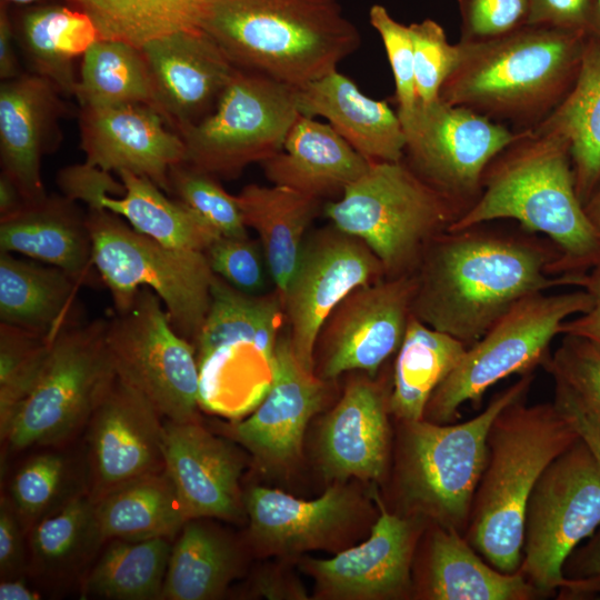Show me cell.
<instances>
[{"instance_id": "4dcf8cb0", "label": "cell", "mask_w": 600, "mask_h": 600, "mask_svg": "<svg viewBox=\"0 0 600 600\" xmlns=\"http://www.w3.org/2000/svg\"><path fill=\"white\" fill-rule=\"evenodd\" d=\"M247 228L257 231L273 284L283 294L320 199L288 187L248 184L237 194Z\"/></svg>"}, {"instance_id": "836d02e7", "label": "cell", "mask_w": 600, "mask_h": 600, "mask_svg": "<svg viewBox=\"0 0 600 600\" xmlns=\"http://www.w3.org/2000/svg\"><path fill=\"white\" fill-rule=\"evenodd\" d=\"M102 543L172 539L188 521L166 469L130 480L94 500Z\"/></svg>"}, {"instance_id": "6125c7cd", "label": "cell", "mask_w": 600, "mask_h": 600, "mask_svg": "<svg viewBox=\"0 0 600 600\" xmlns=\"http://www.w3.org/2000/svg\"><path fill=\"white\" fill-rule=\"evenodd\" d=\"M599 4H600V0H599Z\"/></svg>"}, {"instance_id": "ac0fdd59", "label": "cell", "mask_w": 600, "mask_h": 600, "mask_svg": "<svg viewBox=\"0 0 600 600\" xmlns=\"http://www.w3.org/2000/svg\"><path fill=\"white\" fill-rule=\"evenodd\" d=\"M79 128L84 163L107 172H132L168 194L171 168L187 161L180 133L148 104L82 106Z\"/></svg>"}, {"instance_id": "d6986e66", "label": "cell", "mask_w": 600, "mask_h": 600, "mask_svg": "<svg viewBox=\"0 0 600 600\" xmlns=\"http://www.w3.org/2000/svg\"><path fill=\"white\" fill-rule=\"evenodd\" d=\"M140 49L151 74L158 109L177 132L214 110L238 69L202 29L162 36Z\"/></svg>"}, {"instance_id": "4316f807", "label": "cell", "mask_w": 600, "mask_h": 600, "mask_svg": "<svg viewBox=\"0 0 600 600\" xmlns=\"http://www.w3.org/2000/svg\"><path fill=\"white\" fill-rule=\"evenodd\" d=\"M388 401L369 380L351 381L327 414L320 434L323 471L330 478L379 480L388 456Z\"/></svg>"}, {"instance_id": "816d5d0a", "label": "cell", "mask_w": 600, "mask_h": 600, "mask_svg": "<svg viewBox=\"0 0 600 600\" xmlns=\"http://www.w3.org/2000/svg\"><path fill=\"white\" fill-rule=\"evenodd\" d=\"M22 522L11 502L1 498L0 503V571L2 579L17 578L23 570L24 551Z\"/></svg>"}, {"instance_id": "d4e9b609", "label": "cell", "mask_w": 600, "mask_h": 600, "mask_svg": "<svg viewBox=\"0 0 600 600\" xmlns=\"http://www.w3.org/2000/svg\"><path fill=\"white\" fill-rule=\"evenodd\" d=\"M0 252L57 267L82 287L102 282L93 263L87 213L63 194L26 202L14 214L0 219Z\"/></svg>"}, {"instance_id": "30bf717a", "label": "cell", "mask_w": 600, "mask_h": 600, "mask_svg": "<svg viewBox=\"0 0 600 600\" xmlns=\"http://www.w3.org/2000/svg\"><path fill=\"white\" fill-rule=\"evenodd\" d=\"M107 322L80 323L51 343L33 388L0 430L11 451L67 441L88 423L117 377L106 343Z\"/></svg>"}, {"instance_id": "e0dca14e", "label": "cell", "mask_w": 600, "mask_h": 600, "mask_svg": "<svg viewBox=\"0 0 600 600\" xmlns=\"http://www.w3.org/2000/svg\"><path fill=\"white\" fill-rule=\"evenodd\" d=\"M161 414L118 376L88 426L93 500L136 478L164 470Z\"/></svg>"}, {"instance_id": "52a82bcc", "label": "cell", "mask_w": 600, "mask_h": 600, "mask_svg": "<svg viewBox=\"0 0 600 600\" xmlns=\"http://www.w3.org/2000/svg\"><path fill=\"white\" fill-rule=\"evenodd\" d=\"M87 224L93 263L114 310L126 309L140 288H149L161 299L174 330L194 344L216 277L206 253L164 246L106 209L89 208Z\"/></svg>"}, {"instance_id": "4fadbf2b", "label": "cell", "mask_w": 600, "mask_h": 600, "mask_svg": "<svg viewBox=\"0 0 600 600\" xmlns=\"http://www.w3.org/2000/svg\"><path fill=\"white\" fill-rule=\"evenodd\" d=\"M600 527V467L580 438L538 480L526 513L522 570L540 591L569 586L563 563Z\"/></svg>"}, {"instance_id": "db71d44e", "label": "cell", "mask_w": 600, "mask_h": 600, "mask_svg": "<svg viewBox=\"0 0 600 600\" xmlns=\"http://www.w3.org/2000/svg\"><path fill=\"white\" fill-rule=\"evenodd\" d=\"M16 32L9 17L7 6H0V78L2 81L10 80L22 74L19 64L14 41Z\"/></svg>"}, {"instance_id": "7a4b0ae2", "label": "cell", "mask_w": 600, "mask_h": 600, "mask_svg": "<svg viewBox=\"0 0 600 600\" xmlns=\"http://www.w3.org/2000/svg\"><path fill=\"white\" fill-rule=\"evenodd\" d=\"M497 220L549 239L560 252V276L600 264V233L577 194L570 144L560 136L524 130L491 161L479 197L448 230Z\"/></svg>"}, {"instance_id": "74e56055", "label": "cell", "mask_w": 600, "mask_h": 600, "mask_svg": "<svg viewBox=\"0 0 600 600\" xmlns=\"http://www.w3.org/2000/svg\"><path fill=\"white\" fill-rule=\"evenodd\" d=\"M170 540H110L87 576L83 594L111 600L161 599Z\"/></svg>"}, {"instance_id": "91938a15", "label": "cell", "mask_w": 600, "mask_h": 600, "mask_svg": "<svg viewBox=\"0 0 600 600\" xmlns=\"http://www.w3.org/2000/svg\"><path fill=\"white\" fill-rule=\"evenodd\" d=\"M583 207L590 222L600 233V183Z\"/></svg>"}, {"instance_id": "5bb4252c", "label": "cell", "mask_w": 600, "mask_h": 600, "mask_svg": "<svg viewBox=\"0 0 600 600\" xmlns=\"http://www.w3.org/2000/svg\"><path fill=\"white\" fill-rule=\"evenodd\" d=\"M399 119L406 136L403 160L464 211L479 197L488 166L524 131L440 99L418 102Z\"/></svg>"}, {"instance_id": "2e32d148", "label": "cell", "mask_w": 600, "mask_h": 600, "mask_svg": "<svg viewBox=\"0 0 600 600\" xmlns=\"http://www.w3.org/2000/svg\"><path fill=\"white\" fill-rule=\"evenodd\" d=\"M416 273L384 277L350 292L321 327L314 349L323 381L351 370L373 377L396 353L412 317Z\"/></svg>"}, {"instance_id": "60d3db41", "label": "cell", "mask_w": 600, "mask_h": 600, "mask_svg": "<svg viewBox=\"0 0 600 600\" xmlns=\"http://www.w3.org/2000/svg\"><path fill=\"white\" fill-rule=\"evenodd\" d=\"M101 543L94 500L89 493L77 494L34 523L30 539L38 568L54 573L76 567Z\"/></svg>"}, {"instance_id": "ba28073f", "label": "cell", "mask_w": 600, "mask_h": 600, "mask_svg": "<svg viewBox=\"0 0 600 600\" xmlns=\"http://www.w3.org/2000/svg\"><path fill=\"white\" fill-rule=\"evenodd\" d=\"M532 380L531 372L522 374L462 423L404 422L401 484L408 507L444 528L461 527L487 464L490 428L506 407L524 397Z\"/></svg>"}, {"instance_id": "7bdbcfd3", "label": "cell", "mask_w": 600, "mask_h": 600, "mask_svg": "<svg viewBox=\"0 0 600 600\" xmlns=\"http://www.w3.org/2000/svg\"><path fill=\"white\" fill-rule=\"evenodd\" d=\"M72 468L69 459L47 452L29 459L14 474L11 502L23 523H37L76 496L68 494Z\"/></svg>"}, {"instance_id": "3957f363", "label": "cell", "mask_w": 600, "mask_h": 600, "mask_svg": "<svg viewBox=\"0 0 600 600\" xmlns=\"http://www.w3.org/2000/svg\"><path fill=\"white\" fill-rule=\"evenodd\" d=\"M589 38L528 24L488 41H458L459 60L439 98L518 131L533 129L570 91Z\"/></svg>"}, {"instance_id": "8992f818", "label": "cell", "mask_w": 600, "mask_h": 600, "mask_svg": "<svg viewBox=\"0 0 600 600\" xmlns=\"http://www.w3.org/2000/svg\"><path fill=\"white\" fill-rule=\"evenodd\" d=\"M463 212L403 159L371 162L340 199L323 207L331 224L372 250L388 278L414 273L428 244Z\"/></svg>"}, {"instance_id": "e575fe53", "label": "cell", "mask_w": 600, "mask_h": 600, "mask_svg": "<svg viewBox=\"0 0 600 600\" xmlns=\"http://www.w3.org/2000/svg\"><path fill=\"white\" fill-rule=\"evenodd\" d=\"M467 348L412 316L397 351L388 409L404 422L422 420L432 393L458 366Z\"/></svg>"}, {"instance_id": "5b68a950", "label": "cell", "mask_w": 600, "mask_h": 600, "mask_svg": "<svg viewBox=\"0 0 600 600\" xmlns=\"http://www.w3.org/2000/svg\"><path fill=\"white\" fill-rule=\"evenodd\" d=\"M522 400L506 407L490 428L489 461L470 530L473 547L504 573L520 566L527 507L538 480L580 439L556 402L526 406Z\"/></svg>"}, {"instance_id": "277c9868", "label": "cell", "mask_w": 600, "mask_h": 600, "mask_svg": "<svg viewBox=\"0 0 600 600\" xmlns=\"http://www.w3.org/2000/svg\"><path fill=\"white\" fill-rule=\"evenodd\" d=\"M201 29L241 70L301 87L361 44L339 0H209Z\"/></svg>"}, {"instance_id": "9a60e30c", "label": "cell", "mask_w": 600, "mask_h": 600, "mask_svg": "<svg viewBox=\"0 0 600 600\" xmlns=\"http://www.w3.org/2000/svg\"><path fill=\"white\" fill-rule=\"evenodd\" d=\"M386 277L372 250L329 224L306 236L282 294L289 338L301 366L314 372V346L333 309L358 287Z\"/></svg>"}, {"instance_id": "cb8c5ba5", "label": "cell", "mask_w": 600, "mask_h": 600, "mask_svg": "<svg viewBox=\"0 0 600 600\" xmlns=\"http://www.w3.org/2000/svg\"><path fill=\"white\" fill-rule=\"evenodd\" d=\"M250 534L267 553L292 554L326 548L352 521L357 501L341 486L306 501L279 490L251 487L243 496Z\"/></svg>"}, {"instance_id": "1f68e13d", "label": "cell", "mask_w": 600, "mask_h": 600, "mask_svg": "<svg viewBox=\"0 0 600 600\" xmlns=\"http://www.w3.org/2000/svg\"><path fill=\"white\" fill-rule=\"evenodd\" d=\"M531 130L569 142L576 191L584 204L600 183V34L588 39L579 73L564 99Z\"/></svg>"}, {"instance_id": "8fae6325", "label": "cell", "mask_w": 600, "mask_h": 600, "mask_svg": "<svg viewBox=\"0 0 600 600\" xmlns=\"http://www.w3.org/2000/svg\"><path fill=\"white\" fill-rule=\"evenodd\" d=\"M106 343L117 376L139 391L162 418L199 422L200 377L194 346L173 328L159 296L138 290L108 319Z\"/></svg>"}, {"instance_id": "ffe728a7", "label": "cell", "mask_w": 600, "mask_h": 600, "mask_svg": "<svg viewBox=\"0 0 600 600\" xmlns=\"http://www.w3.org/2000/svg\"><path fill=\"white\" fill-rule=\"evenodd\" d=\"M267 394L246 420L229 427L230 437L268 467H283L301 453L306 428L326 401V382L297 359L289 336L279 338Z\"/></svg>"}, {"instance_id": "ab89813d", "label": "cell", "mask_w": 600, "mask_h": 600, "mask_svg": "<svg viewBox=\"0 0 600 600\" xmlns=\"http://www.w3.org/2000/svg\"><path fill=\"white\" fill-rule=\"evenodd\" d=\"M74 98L80 107L143 103L159 111L141 49L111 39H98L82 56Z\"/></svg>"}, {"instance_id": "6da1fadb", "label": "cell", "mask_w": 600, "mask_h": 600, "mask_svg": "<svg viewBox=\"0 0 600 600\" xmlns=\"http://www.w3.org/2000/svg\"><path fill=\"white\" fill-rule=\"evenodd\" d=\"M559 258L549 239L520 226L447 230L428 244L414 272L412 316L470 347L522 298L577 288L581 274H558Z\"/></svg>"}, {"instance_id": "bcb514c9", "label": "cell", "mask_w": 600, "mask_h": 600, "mask_svg": "<svg viewBox=\"0 0 600 600\" xmlns=\"http://www.w3.org/2000/svg\"><path fill=\"white\" fill-rule=\"evenodd\" d=\"M419 102L440 99V90L459 60L458 44L448 41L443 28L432 19L409 24Z\"/></svg>"}, {"instance_id": "f5cc1de1", "label": "cell", "mask_w": 600, "mask_h": 600, "mask_svg": "<svg viewBox=\"0 0 600 600\" xmlns=\"http://www.w3.org/2000/svg\"><path fill=\"white\" fill-rule=\"evenodd\" d=\"M577 288H582L590 294L591 306L586 312L566 320L560 336L579 337L600 354V264L581 274Z\"/></svg>"}, {"instance_id": "94428289", "label": "cell", "mask_w": 600, "mask_h": 600, "mask_svg": "<svg viewBox=\"0 0 600 600\" xmlns=\"http://www.w3.org/2000/svg\"><path fill=\"white\" fill-rule=\"evenodd\" d=\"M39 0H2V2H10V3H14V4H29V3H32V2H37Z\"/></svg>"}, {"instance_id": "c3c4849f", "label": "cell", "mask_w": 600, "mask_h": 600, "mask_svg": "<svg viewBox=\"0 0 600 600\" xmlns=\"http://www.w3.org/2000/svg\"><path fill=\"white\" fill-rule=\"evenodd\" d=\"M211 270L234 289L261 294L267 266L258 243L248 237H219L206 251Z\"/></svg>"}, {"instance_id": "8d00e7d4", "label": "cell", "mask_w": 600, "mask_h": 600, "mask_svg": "<svg viewBox=\"0 0 600 600\" xmlns=\"http://www.w3.org/2000/svg\"><path fill=\"white\" fill-rule=\"evenodd\" d=\"M429 598L436 600H518L531 594L520 572L504 573L484 563L459 537L442 527L433 534Z\"/></svg>"}, {"instance_id": "7dc6e473", "label": "cell", "mask_w": 600, "mask_h": 600, "mask_svg": "<svg viewBox=\"0 0 600 600\" xmlns=\"http://www.w3.org/2000/svg\"><path fill=\"white\" fill-rule=\"evenodd\" d=\"M369 22L382 40L394 79L397 113L399 118L404 117L412 112L419 102L409 26L397 21L381 4L370 8Z\"/></svg>"}, {"instance_id": "7402d4cb", "label": "cell", "mask_w": 600, "mask_h": 600, "mask_svg": "<svg viewBox=\"0 0 600 600\" xmlns=\"http://www.w3.org/2000/svg\"><path fill=\"white\" fill-rule=\"evenodd\" d=\"M63 97L51 81L32 72L0 84L1 172L27 202L47 197L41 160L58 146V123L68 112Z\"/></svg>"}, {"instance_id": "603a6c76", "label": "cell", "mask_w": 600, "mask_h": 600, "mask_svg": "<svg viewBox=\"0 0 600 600\" xmlns=\"http://www.w3.org/2000/svg\"><path fill=\"white\" fill-rule=\"evenodd\" d=\"M380 516L368 540L330 559H308L303 568L319 591L333 599H382L402 593L409 586L413 526L389 513L379 497Z\"/></svg>"}, {"instance_id": "d590c367", "label": "cell", "mask_w": 600, "mask_h": 600, "mask_svg": "<svg viewBox=\"0 0 600 600\" xmlns=\"http://www.w3.org/2000/svg\"><path fill=\"white\" fill-rule=\"evenodd\" d=\"M179 533L171 548L161 599L219 598L238 571L232 543L200 519L188 520Z\"/></svg>"}, {"instance_id": "83f0119b", "label": "cell", "mask_w": 600, "mask_h": 600, "mask_svg": "<svg viewBox=\"0 0 600 600\" xmlns=\"http://www.w3.org/2000/svg\"><path fill=\"white\" fill-rule=\"evenodd\" d=\"M371 162L329 123L299 114L281 151L260 164L272 184L321 200L342 194Z\"/></svg>"}, {"instance_id": "f546056e", "label": "cell", "mask_w": 600, "mask_h": 600, "mask_svg": "<svg viewBox=\"0 0 600 600\" xmlns=\"http://www.w3.org/2000/svg\"><path fill=\"white\" fill-rule=\"evenodd\" d=\"M66 271L0 252V321L37 333L52 343L78 326V291Z\"/></svg>"}, {"instance_id": "11a10c76", "label": "cell", "mask_w": 600, "mask_h": 600, "mask_svg": "<svg viewBox=\"0 0 600 600\" xmlns=\"http://www.w3.org/2000/svg\"><path fill=\"white\" fill-rule=\"evenodd\" d=\"M554 402L573 422L580 438L591 450L600 467V430L566 396L556 391Z\"/></svg>"}, {"instance_id": "680465c9", "label": "cell", "mask_w": 600, "mask_h": 600, "mask_svg": "<svg viewBox=\"0 0 600 600\" xmlns=\"http://www.w3.org/2000/svg\"><path fill=\"white\" fill-rule=\"evenodd\" d=\"M582 570L589 574L600 576V534L588 547Z\"/></svg>"}, {"instance_id": "f907efd6", "label": "cell", "mask_w": 600, "mask_h": 600, "mask_svg": "<svg viewBox=\"0 0 600 600\" xmlns=\"http://www.w3.org/2000/svg\"><path fill=\"white\" fill-rule=\"evenodd\" d=\"M528 24L600 34L599 0H530Z\"/></svg>"}, {"instance_id": "b9f144b4", "label": "cell", "mask_w": 600, "mask_h": 600, "mask_svg": "<svg viewBox=\"0 0 600 600\" xmlns=\"http://www.w3.org/2000/svg\"><path fill=\"white\" fill-rule=\"evenodd\" d=\"M50 346L37 333L0 323V430L33 388Z\"/></svg>"}, {"instance_id": "9c48e42d", "label": "cell", "mask_w": 600, "mask_h": 600, "mask_svg": "<svg viewBox=\"0 0 600 600\" xmlns=\"http://www.w3.org/2000/svg\"><path fill=\"white\" fill-rule=\"evenodd\" d=\"M590 306V294L582 288L537 292L519 300L467 348L458 366L432 393L423 419L448 423L461 406L479 402L500 380L531 372L549 356L550 343L561 334L563 322Z\"/></svg>"}, {"instance_id": "ee69618b", "label": "cell", "mask_w": 600, "mask_h": 600, "mask_svg": "<svg viewBox=\"0 0 600 600\" xmlns=\"http://www.w3.org/2000/svg\"><path fill=\"white\" fill-rule=\"evenodd\" d=\"M556 391L566 396L600 430V354L586 340L563 334L559 348L542 362Z\"/></svg>"}, {"instance_id": "6f0895ef", "label": "cell", "mask_w": 600, "mask_h": 600, "mask_svg": "<svg viewBox=\"0 0 600 600\" xmlns=\"http://www.w3.org/2000/svg\"><path fill=\"white\" fill-rule=\"evenodd\" d=\"M41 596L31 589L22 578L2 579L0 583L1 600H37Z\"/></svg>"}, {"instance_id": "d6a6232c", "label": "cell", "mask_w": 600, "mask_h": 600, "mask_svg": "<svg viewBox=\"0 0 600 600\" xmlns=\"http://www.w3.org/2000/svg\"><path fill=\"white\" fill-rule=\"evenodd\" d=\"M30 72L51 81L64 97H74L73 60L100 39L91 18L61 4L28 8L14 30Z\"/></svg>"}, {"instance_id": "484cf974", "label": "cell", "mask_w": 600, "mask_h": 600, "mask_svg": "<svg viewBox=\"0 0 600 600\" xmlns=\"http://www.w3.org/2000/svg\"><path fill=\"white\" fill-rule=\"evenodd\" d=\"M300 114L326 119L369 161H400L406 136L397 111L366 96L346 74L330 73L296 88Z\"/></svg>"}, {"instance_id": "f35d334b", "label": "cell", "mask_w": 600, "mask_h": 600, "mask_svg": "<svg viewBox=\"0 0 600 600\" xmlns=\"http://www.w3.org/2000/svg\"><path fill=\"white\" fill-rule=\"evenodd\" d=\"M96 24L100 38L137 48L178 31L201 29L209 0H70Z\"/></svg>"}, {"instance_id": "9f6ffc18", "label": "cell", "mask_w": 600, "mask_h": 600, "mask_svg": "<svg viewBox=\"0 0 600 600\" xmlns=\"http://www.w3.org/2000/svg\"><path fill=\"white\" fill-rule=\"evenodd\" d=\"M26 200L16 182L6 173L0 174V219L18 212Z\"/></svg>"}, {"instance_id": "44dd1931", "label": "cell", "mask_w": 600, "mask_h": 600, "mask_svg": "<svg viewBox=\"0 0 600 600\" xmlns=\"http://www.w3.org/2000/svg\"><path fill=\"white\" fill-rule=\"evenodd\" d=\"M164 469L173 482L187 520L234 519L243 498L242 459L227 441L200 422H163Z\"/></svg>"}, {"instance_id": "f6af8a7d", "label": "cell", "mask_w": 600, "mask_h": 600, "mask_svg": "<svg viewBox=\"0 0 600 600\" xmlns=\"http://www.w3.org/2000/svg\"><path fill=\"white\" fill-rule=\"evenodd\" d=\"M169 194H173L223 237H248L247 226L237 200L218 178L187 161L171 168Z\"/></svg>"}, {"instance_id": "f1b7e54d", "label": "cell", "mask_w": 600, "mask_h": 600, "mask_svg": "<svg viewBox=\"0 0 600 600\" xmlns=\"http://www.w3.org/2000/svg\"><path fill=\"white\" fill-rule=\"evenodd\" d=\"M121 182L108 178L86 191L80 201L128 220L138 232L178 249L206 251L221 234L186 203L163 193L151 180L129 171Z\"/></svg>"}, {"instance_id": "7c38bea8", "label": "cell", "mask_w": 600, "mask_h": 600, "mask_svg": "<svg viewBox=\"0 0 600 600\" xmlns=\"http://www.w3.org/2000/svg\"><path fill=\"white\" fill-rule=\"evenodd\" d=\"M299 114L294 87L237 69L214 110L178 132L188 163L231 179L281 151Z\"/></svg>"}, {"instance_id": "681fc988", "label": "cell", "mask_w": 600, "mask_h": 600, "mask_svg": "<svg viewBox=\"0 0 600 600\" xmlns=\"http://www.w3.org/2000/svg\"><path fill=\"white\" fill-rule=\"evenodd\" d=\"M461 42L504 37L528 26L530 0H456Z\"/></svg>"}]
</instances>
